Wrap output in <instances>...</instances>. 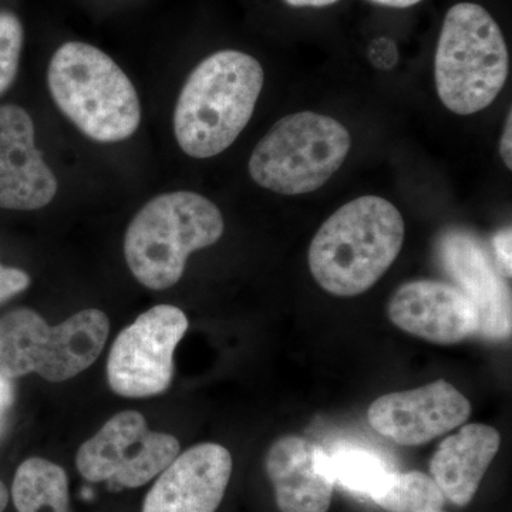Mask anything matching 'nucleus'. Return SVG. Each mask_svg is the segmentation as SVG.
Masks as SVG:
<instances>
[{"label":"nucleus","mask_w":512,"mask_h":512,"mask_svg":"<svg viewBox=\"0 0 512 512\" xmlns=\"http://www.w3.org/2000/svg\"><path fill=\"white\" fill-rule=\"evenodd\" d=\"M508 73L507 42L487 9L468 2L450 8L434 59L441 103L458 116L476 114L494 103Z\"/></svg>","instance_id":"obj_5"},{"label":"nucleus","mask_w":512,"mask_h":512,"mask_svg":"<svg viewBox=\"0 0 512 512\" xmlns=\"http://www.w3.org/2000/svg\"><path fill=\"white\" fill-rule=\"evenodd\" d=\"M47 86L64 116L94 141L119 143L140 126L136 87L119 64L89 43H64L56 50Z\"/></svg>","instance_id":"obj_4"},{"label":"nucleus","mask_w":512,"mask_h":512,"mask_svg":"<svg viewBox=\"0 0 512 512\" xmlns=\"http://www.w3.org/2000/svg\"><path fill=\"white\" fill-rule=\"evenodd\" d=\"M109 333L110 320L99 309H84L57 326L32 309H16L0 318V375L36 373L66 382L99 359Z\"/></svg>","instance_id":"obj_6"},{"label":"nucleus","mask_w":512,"mask_h":512,"mask_svg":"<svg viewBox=\"0 0 512 512\" xmlns=\"http://www.w3.org/2000/svg\"><path fill=\"white\" fill-rule=\"evenodd\" d=\"M404 234V220L396 205L377 195L356 198L316 232L309 247V269L330 295H362L394 264Z\"/></svg>","instance_id":"obj_1"},{"label":"nucleus","mask_w":512,"mask_h":512,"mask_svg":"<svg viewBox=\"0 0 512 512\" xmlns=\"http://www.w3.org/2000/svg\"><path fill=\"white\" fill-rule=\"evenodd\" d=\"M370 2L379 3V5L389 6V8L404 9L417 5L421 0H370Z\"/></svg>","instance_id":"obj_27"},{"label":"nucleus","mask_w":512,"mask_h":512,"mask_svg":"<svg viewBox=\"0 0 512 512\" xmlns=\"http://www.w3.org/2000/svg\"><path fill=\"white\" fill-rule=\"evenodd\" d=\"M180 454L174 436L148 429L146 417L133 410L111 417L77 451L76 467L92 483L138 488L170 466Z\"/></svg>","instance_id":"obj_9"},{"label":"nucleus","mask_w":512,"mask_h":512,"mask_svg":"<svg viewBox=\"0 0 512 512\" xmlns=\"http://www.w3.org/2000/svg\"><path fill=\"white\" fill-rule=\"evenodd\" d=\"M56 194V175L36 148L32 117L22 107L0 106V208L40 210Z\"/></svg>","instance_id":"obj_12"},{"label":"nucleus","mask_w":512,"mask_h":512,"mask_svg":"<svg viewBox=\"0 0 512 512\" xmlns=\"http://www.w3.org/2000/svg\"><path fill=\"white\" fill-rule=\"evenodd\" d=\"M369 57L372 63L379 69H390L397 62V49L394 42L386 37L373 40L369 49Z\"/></svg>","instance_id":"obj_22"},{"label":"nucleus","mask_w":512,"mask_h":512,"mask_svg":"<svg viewBox=\"0 0 512 512\" xmlns=\"http://www.w3.org/2000/svg\"><path fill=\"white\" fill-rule=\"evenodd\" d=\"M387 312L397 328L434 345H458L480 332L476 305L447 282H406L393 293Z\"/></svg>","instance_id":"obj_11"},{"label":"nucleus","mask_w":512,"mask_h":512,"mask_svg":"<svg viewBox=\"0 0 512 512\" xmlns=\"http://www.w3.org/2000/svg\"><path fill=\"white\" fill-rule=\"evenodd\" d=\"M187 330V316L177 306L157 305L141 313L111 346V390L128 399L167 392L174 377V352Z\"/></svg>","instance_id":"obj_8"},{"label":"nucleus","mask_w":512,"mask_h":512,"mask_svg":"<svg viewBox=\"0 0 512 512\" xmlns=\"http://www.w3.org/2000/svg\"><path fill=\"white\" fill-rule=\"evenodd\" d=\"M30 286V276L25 271L0 264V303L9 301Z\"/></svg>","instance_id":"obj_21"},{"label":"nucleus","mask_w":512,"mask_h":512,"mask_svg":"<svg viewBox=\"0 0 512 512\" xmlns=\"http://www.w3.org/2000/svg\"><path fill=\"white\" fill-rule=\"evenodd\" d=\"M261 63L238 50L202 60L185 82L174 110L178 146L192 158L224 153L254 116L264 89Z\"/></svg>","instance_id":"obj_2"},{"label":"nucleus","mask_w":512,"mask_h":512,"mask_svg":"<svg viewBox=\"0 0 512 512\" xmlns=\"http://www.w3.org/2000/svg\"><path fill=\"white\" fill-rule=\"evenodd\" d=\"M500 433L491 426L471 423L447 437L430 460L431 478L446 501L466 507L500 450Z\"/></svg>","instance_id":"obj_16"},{"label":"nucleus","mask_w":512,"mask_h":512,"mask_svg":"<svg viewBox=\"0 0 512 512\" xmlns=\"http://www.w3.org/2000/svg\"><path fill=\"white\" fill-rule=\"evenodd\" d=\"M12 402V389H10L9 379L0 375V413Z\"/></svg>","instance_id":"obj_26"},{"label":"nucleus","mask_w":512,"mask_h":512,"mask_svg":"<svg viewBox=\"0 0 512 512\" xmlns=\"http://www.w3.org/2000/svg\"><path fill=\"white\" fill-rule=\"evenodd\" d=\"M350 147L348 128L333 117L313 111L289 114L256 144L249 175L276 194H309L338 173Z\"/></svg>","instance_id":"obj_7"},{"label":"nucleus","mask_w":512,"mask_h":512,"mask_svg":"<svg viewBox=\"0 0 512 512\" xmlns=\"http://www.w3.org/2000/svg\"><path fill=\"white\" fill-rule=\"evenodd\" d=\"M512 114L511 111L508 113L507 121H505L503 136L500 140V154L503 158L505 167L508 170L512 168Z\"/></svg>","instance_id":"obj_24"},{"label":"nucleus","mask_w":512,"mask_h":512,"mask_svg":"<svg viewBox=\"0 0 512 512\" xmlns=\"http://www.w3.org/2000/svg\"><path fill=\"white\" fill-rule=\"evenodd\" d=\"M333 481L350 493L373 500L394 470L379 454L362 447H343L329 454Z\"/></svg>","instance_id":"obj_18"},{"label":"nucleus","mask_w":512,"mask_h":512,"mask_svg":"<svg viewBox=\"0 0 512 512\" xmlns=\"http://www.w3.org/2000/svg\"><path fill=\"white\" fill-rule=\"evenodd\" d=\"M293 8H326V6L335 5L339 0H284Z\"/></svg>","instance_id":"obj_25"},{"label":"nucleus","mask_w":512,"mask_h":512,"mask_svg":"<svg viewBox=\"0 0 512 512\" xmlns=\"http://www.w3.org/2000/svg\"><path fill=\"white\" fill-rule=\"evenodd\" d=\"M281 512H328L335 481L322 447L298 436L276 440L265 457Z\"/></svg>","instance_id":"obj_14"},{"label":"nucleus","mask_w":512,"mask_h":512,"mask_svg":"<svg viewBox=\"0 0 512 512\" xmlns=\"http://www.w3.org/2000/svg\"><path fill=\"white\" fill-rule=\"evenodd\" d=\"M231 476V453L221 444L188 448L158 476L144 500L143 512H215Z\"/></svg>","instance_id":"obj_13"},{"label":"nucleus","mask_w":512,"mask_h":512,"mask_svg":"<svg viewBox=\"0 0 512 512\" xmlns=\"http://www.w3.org/2000/svg\"><path fill=\"white\" fill-rule=\"evenodd\" d=\"M22 47L23 26L18 16L0 12V96L15 82Z\"/></svg>","instance_id":"obj_20"},{"label":"nucleus","mask_w":512,"mask_h":512,"mask_svg":"<svg viewBox=\"0 0 512 512\" xmlns=\"http://www.w3.org/2000/svg\"><path fill=\"white\" fill-rule=\"evenodd\" d=\"M471 416V403L453 384L436 382L384 394L370 404L372 429L399 446L419 447L458 429Z\"/></svg>","instance_id":"obj_10"},{"label":"nucleus","mask_w":512,"mask_h":512,"mask_svg":"<svg viewBox=\"0 0 512 512\" xmlns=\"http://www.w3.org/2000/svg\"><path fill=\"white\" fill-rule=\"evenodd\" d=\"M493 249L498 266L511 278V228L501 229L494 235Z\"/></svg>","instance_id":"obj_23"},{"label":"nucleus","mask_w":512,"mask_h":512,"mask_svg":"<svg viewBox=\"0 0 512 512\" xmlns=\"http://www.w3.org/2000/svg\"><path fill=\"white\" fill-rule=\"evenodd\" d=\"M222 212L204 195L175 191L147 202L130 222L124 256L131 274L151 291L178 284L192 252L224 235Z\"/></svg>","instance_id":"obj_3"},{"label":"nucleus","mask_w":512,"mask_h":512,"mask_svg":"<svg viewBox=\"0 0 512 512\" xmlns=\"http://www.w3.org/2000/svg\"><path fill=\"white\" fill-rule=\"evenodd\" d=\"M12 498L18 512H70L69 478L52 461L28 458L16 470Z\"/></svg>","instance_id":"obj_17"},{"label":"nucleus","mask_w":512,"mask_h":512,"mask_svg":"<svg viewBox=\"0 0 512 512\" xmlns=\"http://www.w3.org/2000/svg\"><path fill=\"white\" fill-rule=\"evenodd\" d=\"M440 254L448 275L456 279L457 288L476 305L480 332L491 338L510 336V288L480 242L464 232H448L441 241Z\"/></svg>","instance_id":"obj_15"},{"label":"nucleus","mask_w":512,"mask_h":512,"mask_svg":"<svg viewBox=\"0 0 512 512\" xmlns=\"http://www.w3.org/2000/svg\"><path fill=\"white\" fill-rule=\"evenodd\" d=\"M9 503V491L6 485L0 481V512L5 511Z\"/></svg>","instance_id":"obj_28"},{"label":"nucleus","mask_w":512,"mask_h":512,"mask_svg":"<svg viewBox=\"0 0 512 512\" xmlns=\"http://www.w3.org/2000/svg\"><path fill=\"white\" fill-rule=\"evenodd\" d=\"M372 501L387 512H427L443 510L446 497L431 476L421 471H394Z\"/></svg>","instance_id":"obj_19"},{"label":"nucleus","mask_w":512,"mask_h":512,"mask_svg":"<svg viewBox=\"0 0 512 512\" xmlns=\"http://www.w3.org/2000/svg\"><path fill=\"white\" fill-rule=\"evenodd\" d=\"M427 512H444L443 510H434V511H427Z\"/></svg>","instance_id":"obj_29"}]
</instances>
